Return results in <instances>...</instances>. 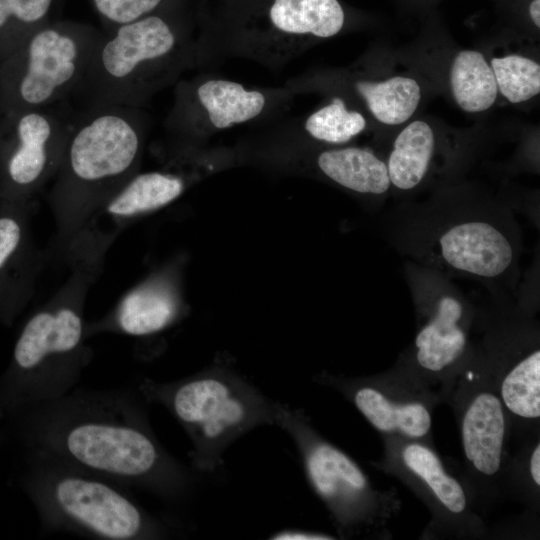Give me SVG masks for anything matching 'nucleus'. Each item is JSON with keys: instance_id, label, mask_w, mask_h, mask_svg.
Segmentation results:
<instances>
[{"instance_id": "nucleus-1", "label": "nucleus", "mask_w": 540, "mask_h": 540, "mask_svg": "<svg viewBox=\"0 0 540 540\" xmlns=\"http://www.w3.org/2000/svg\"><path fill=\"white\" fill-rule=\"evenodd\" d=\"M144 402L126 389L75 388L20 410L21 432L31 455L180 501L193 488V474L160 444Z\"/></svg>"}, {"instance_id": "nucleus-2", "label": "nucleus", "mask_w": 540, "mask_h": 540, "mask_svg": "<svg viewBox=\"0 0 540 540\" xmlns=\"http://www.w3.org/2000/svg\"><path fill=\"white\" fill-rule=\"evenodd\" d=\"M142 108L87 104L71 121L48 201L66 245L139 170L148 133Z\"/></svg>"}, {"instance_id": "nucleus-3", "label": "nucleus", "mask_w": 540, "mask_h": 540, "mask_svg": "<svg viewBox=\"0 0 540 540\" xmlns=\"http://www.w3.org/2000/svg\"><path fill=\"white\" fill-rule=\"evenodd\" d=\"M100 265L72 262L65 283L24 323L1 384L3 404L20 411L76 388L93 355L85 343L84 306Z\"/></svg>"}, {"instance_id": "nucleus-4", "label": "nucleus", "mask_w": 540, "mask_h": 540, "mask_svg": "<svg viewBox=\"0 0 540 540\" xmlns=\"http://www.w3.org/2000/svg\"><path fill=\"white\" fill-rule=\"evenodd\" d=\"M158 9L101 33L77 91L87 104L143 108L187 72L201 70L200 35Z\"/></svg>"}, {"instance_id": "nucleus-5", "label": "nucleus", "mask_w": 540, "mask_h": 540, "mask_svg": "<svg viewBox=\"0 0 540 540\" xmlns=\"http://www.w3.org/2000/svg\"><path fill=\"white\" fill-rule=\"evenodd\" d=\"M147 403L163 406L188 435L192 470L213 474L238 438L274 425V401L224 364L173 382L145 378L137 386Z\"/></svg>"}, {"instance_id": "nucleus-6", "label": "nucleus", "mask_w": 540, "mask_h": 540, "mask_svg": "<svg viewBox=\"0 0 540 540\" xmlns=\"http://www.w3.org/2000/svg\"><path fill=\"white\" fill-rule=\"evenodd\" d=\"M24 488L43 529L98 540H151L169 524L148 512L127 488L55 460L31 455Z\"/></svg>"}, {"instance_id": "nucleus-7", "label": "nucleus", "mask_w": 540, "mask_h": 540, "mask_svg": "<svg viewBox=\"0 0 540 540\" xmlns=\"http://www.w3.org/2000/svg\"><path fill=\"white\" fill-rule=\"evenodd\" d=\"M101 32L93 27L48 22L0 60V112L54 106L77 93Z\"/></svg>"}, {"instance_id": "nucleus-8", "label": "nucleus", "mask_w": 540, "mask_h": 540, "mask_svg": "<svg viewBox=\"0 0 540 540\" xmlns=\"http://www.w3.org/2000/svg\"><path fill=\"white\" fill-rule=\"evenodd\" d=\"M295 96L285 85L248 87L202 70L174 85L165 126L176 151L198 150L216 133L276 118Z\"/></svg>"}, {"instance_id": "nucleus-9", "label": "nucleus", "mask_w": 540, "mask_h": 540, "mask_svg": "<svg viewBox=\"0 0 540 540\" xmlns=\"http://www.w3.org/2000/svg\"><path fill=\"white\" fill-rule=\"evenodd\" d=\"M2 116L0 202H31L58 169L71 121L51 107Z\"/></svg>"}, {"instance_id": "nucleus-10", "label": "nucleus", "mask_w": 540, "mask_h": 540, "mask_svg": "<svg viewBox=\"0 0 540 540\" xmlns=\"http://www.w3.org/2000/svg\"><path fill=\"white\" fill-rule=\"evenodd\" d=\"M274 425L296 444L308 480L337 521L350 526L364 516L369 496L367 478L344 452L321 439L302 410L274 403Z\"/></svg>"}, {"instance_id": "nucleus-11", "label": "nucleus", "mask_w": 540, "mask_h": 540, "mask_svg": "<svg viewBox=\"0 0 540 540\" xmlns=\"http://www.w3.org/2000/svg\"><path fill=\"white\" fill-rule=\"evenodd\" d=\"M137 172L112 195L71 238L68 254L78 258H103L119 230L142 215L175 201L198 178V168Z\"/></svg>"}, {"instance_id": "nucleus-12", "label": "nucleus", "mask_w": 540, "mask_h": 540, "mask_svg": "<svg viewBox=\"0 0 540 540\" xmlns=\"http://www.w3.org/2000/svg\"><path fill=\"white\" fill-rule=\"evenodd\" d=\"M31 202H0V318L12 319L27 301L40 254L30 230Z\"/></svg>"}, {"instance_id": "nucleus-13", "label": "nucleus", "mask_w": 540, "mask_h": 540, "mask_svg": "<svg viewBox=\"0 0 540 540\" xmlns=\"http://www.w3.org/2000/svg\"><path fill=\"white\" fill-rule=\"evenodd\" d=\"M181 311V298L172 277L158 273L128 291L101 320L86 323V336L101 332L153 335L171 326Z\"/></svg>"}, {"instance_id": "nucleus-14", "label": "nucleus", "mask_w": 540, "mask_h": 540, "mask_svg": "<svg viewBox=\"0 0 540 540\" xmlns=\"http://www.w3.org/2000/svg\"><path fill=\"white\" fill-rule=\"evenodd\" d=\"M438 253L450 269L478 278H496L514 261L508 236L495 224L480 219L463 220L438 237Z\"/></svg>"}, {"instance_id": "nucleus-15", "label": "nucleus", "mask_w": 540, "mask_h": 540, "mask_svg": "<svg viewBox=\"0 0 540 540\" xmlns=\"http://www.w3.org/2000/svg\"><path fill=\"white\" fill-rule=\"evenodd\" d=\"M461 434L465 456L473 468L486 476L496 474L505 435L501 400L490 392L477 394L464 413Z\"/></svg>"}, {"instance_id": "nucleus-16", "label": "nucleus", "mask_w": 540, "mask_h": 540, "mask_svg": "<svg viewBox=\"0 0 540 540\" xmlns=\"http://www.w3.org/2000/svg\"><path fill=\"white\" fill-rule=\"evenodd\" d=\"M463 315V303L455 294L438 295L431 317L415 338L416 359L422 368L439 372L463 354L466 346V334L461 326Z\"/></svg>"}, {"instance_id": "nucleus-17", "label": "nucleus", "mask_w": 540, "mask_h": 540, "mask_svg": "<svg viewBox=\"0 0 540 540\" xmlns=\"http://www.w3.org/2000/svg\"><path fill=\"white\" fill-rule=\"evenodd\" d=\"M317 171L338 186L362 195L379 196L391 187L386 161L358 146H331L314 155Z\"/></svg>"}, {"instance_id": "nucleus-18", "label": "nucleus", "mask_w": 540, "mask_h": 540, "mask_svg": "<svg viewBox=\"0 0 540 540\" xmlns=\"http://www.w3.org/2000/svg\"><path fill=\"white\" fill-rule=\"evenodd\" d=\"M342 83L360 100L379 123L396 126L406 123L417 111L422 100V88L417 79L394 75L384 79L349 74Z\"/></svg>"}, {"instance_id": "nucleus-19", "label": "nucleus", "mask_w": 540, "mask_h": 540, "mask_svg": "<svg viewBox=\"0 0 540 540\" xmlns=\"http://www.w3.org/2000/svg\"><path fill=\"white\" fill-rule=\"evenodd\" d=\"M435 150L436 135L428 122L418 119L404 126L386 160L391 186L401 191L417 188L430 170Z\"/></svg>"}, {"instance_id": "nucleus-20", "label": "nucleus", "mask_w": 540, "mask_h": 540, "mask_svg": "<svg viewBox=\"0 0 540 540\" xmlns=\"http://www.w3.org/2000/svg\"><path fill=\"white\" fill-rule=\"evenodd\" d=\"M350 392L356 408L381 432L421 438L431 428V415L421 403H396L369 385L356 386Z\"/></svg>"}, {"instance_id": "nucleus-21", "label": "nucleus", "mask_w": 540, "mask_h": 540, "mask_svg": "<svg viewBox=\"0 0 540 540\" xmlns=\"http://www.w3.org/2000/svg\"><path fill=\"white\" fill-rule=\"evenodd\" d=\"M448 81L453 100L464 112L482 113L497 100L498 88L493 70L478 50L464 49L453 56Z\"/></svg>"}, {"instance_id": "nucleus-22", "label": "nucleus", "mask_w": 540, "mask_h": 540, "mask_svg": "<svg viewBox=\"0 0 540 540\" xmlns=\"http://www.w3.org/2000/svg\"><path fill=\"white\" fill-rule=\"evenodd\" d=\"M329 100L305 117L300 128L291 124L301 134L290 128L305 140L329 146L347 144L367 128L366 117L350 108L343 96L336 94Z\"/></svg>"}, {"instance_id": "nucleus-23", "label": "nucleus", "mask_w": 540, "mask_h": 540, "mask_svg": "<svg viewBox=\"0 0 540 540\" xmlns=\"http://www.w3.org/2000/svg\"><path fill=\"white\" fill-rule=\"evenodd\" d=\"M402 459L406 467L428 485L448 510L453 513L465 510L466 496L463 488L446 473L432 450L418 443H410L403 449Z\"/></svg>"}, {"instance_id": "nucleus-24", "label": "nucleus", "mask_w": 540, "mask_h": 540, "mask_svg": "<svg viewBox=\"0 0 540 540\" xmlns=\"http://www.w3.org/2000/svg\"><path fill=\"white\" fill-rule=\"evenodd\" d=\"M501 399L513 414L536 419L540 416V352L534 350L503 378Z\"/></svg>"}, {"instance_id": "nucleus-25", "label": "nucleus", "mask_w": 540, "mask_h": 540, "mask_svg": "<svg viewBox=\"0 0 540 540\" xmlns=\"http://www.w3.org/2000/svg\"><path fill=\"white\" fill-rule=\"evenodd\" d=\"M54 0H0V60L50 22Z\"/></svg>"}, {"instance_id": "nucleus-26", "label": "nucleus", "mask_w": 540, "mask_h": 540, "mask_svg": "<svg viewBox=\"0 0 540 540\" xmlns=\"http://www.w3.org/2000/svg\"><path fill=\"white\" fill-rule=\"evenodd\" d=\"M498 94L512 104L526 102L540 93L539 62L522 54L509 53L489 60Z\"/></svg>"}, {"instance_id": "nucleus-27", "label": "nucleus", "mask_w": 540, "mask_h": 540, "mask_svg": "<svg viewBox=\"0 0 540 540\" xmlns=\"http://www.w3.org/2000/svg\"><path fill=\"white\" fill-rule=\"evenodd\" d=\"M163 0H92L108 30L157 10Z\"/></svg>"}, {"instance_id": "nucleus-28", "label": "nucleus", "mask_w": 540, "mask_h": 540, "mask_svg": "<svg viewBox=\"0 0 540 540\" xmlns=\"http://www.w3.org/2000/svg\"><path fill=\"white\" fill-rule=\"evenodd\" d=\"M269 539L272 540H327L333 539L325 534L299 530V529H284L278 531L271 536Z\"/></svg>"}, {"instance_id": "nucleus-29", "label": "nucleus", "mask_w": 540, "mask_h": 540, "mask_svg": "<svg viewBox=\"0 0 540 540\" xmlns=\"http://www.w3.org/2000/svg\"><path fill=\"white\" fill-rule=\"evenodd\" d=\"M530 474L534 483L540 485V446L536 445L530 459Z\"/></svg>"}, {"instance_id": "nucleus-30", "label": "nucleus", "mask_w": 540, "mask_h": 540, "mask_svg": "<svg viewBox=\"0 0 540 540\" xmlns=\"http://www.w3.org/2000/svg\"><path fill=\"white\" fill-rule=\"evenodd\" d=\"M528 14L532 24L540 27V0H531L528 4Z\"/></svg>"}]
</instances>
